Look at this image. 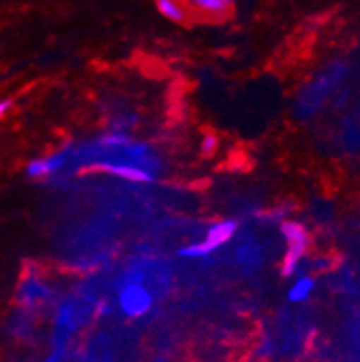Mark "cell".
Segmentation results:
<instances>
[{
    "label": "cell",
    "instance_id": "8",
    "mask_svg": "<svg viewBox=\"0 0 360 362\" xmlns=\"http://www.w3.org/2000/svg\"><path fill=\"white\" fill-rule=\"evenodd\" d=\"M193 6L208 13H224L229 8V2H225V0H196V2H193Z\"/></svg>",
    "mask_w": 360,
    "mask_h": 362
},
{
    "label": "cell",
    "instance_id": "1",
    "mask_svg": "<svg viewBox=\"0 0 360 362\" xmlns=\"http://www.w3.org/2000/svg\"><path fill=\"white\" fill-rule=\"evenodd\" d=\"M281 231H283V236L287 238V256L283 258V263H281V272L283 276H292L299 265L301 258L308 249L310 236L308 231L297 222H284Z\"/></svg>",
    "mask_w": 360,
    "mask_h": 362
},
{
    "label": "cell",
    "instance_id": "7",
    "mask_svg": "<svg viewBox=\"0 0 360 362\" xmlns=\"http://www.w3.org/2000/svg\"><path fill=\"white\" fill-rule=\"evenodd\" d=\"M157 8L160 9L162 15L168 16L169 20H184V11H182V8L179 4H175V2H172V0H160V2H157Z\"/></svg>",
    "mask_w": 360,
    "mask_h": 362
},
{
    "label": "cell",
    "instance_id": "6",
    "mask_svg": "<svg viewBox=\"0 0 360 362\" xmlns=\"http://www.w3.org/2000/svg\"><path fill=\"white\" fill-rule=\"evenodd\" d=\"M312 290H313V279L301 278L297 279L296 285L290 289V292H288V299H290V301H304V299L312 294Z\"/></svg>",
    "mask_w": 360,
    "mask_h": 362
},
{
    "label": "cell",
    "instance_id": "9",
    "mask_svg": "<svg viewBox=\"0 0 360 362\" xmlns=\"http://www.w3.org/2000/svg\"><path fill=\"white\" fill-rule=\"evenodd\" d=\"M128 137L123 135V133H110V135H104L100 139V145L103 146H124L128 145Z\"/></svg>",
    "mask_w": 360,
    "mask_h": 362
},
{
    "label": "cell",
    "instance_id": "5",
    "mask_svg": "<svg viewBox=\"0 0 360 362\" xmlns=\"http://www.w3.org/2000/svg\"><path fill=\"white\" fill-rule=\"evenodd\" d=\"M61 164H64V157H61V155H51V157L38 159V161L29 162L25 174H28L29 177L35 179L47 177V175L58 171V169L61 168Z\"/></svg>",
    "mask_w": 360,
    "mask_h": 362
},
{
    "label": "cell",
    "instance_id": "4",
    "mask_svg": "<svg viewBox=\"0 0 360 362\" xmlns=\"http://www.w3.org/2000/svg\"><path fill=\"white\" fill-rule=\"evenodd\" d=\"M96 169L101 171H108V174L117 175V177H123L126 181L133 182H150L153 181V175L148 174L146 169L139 168V166L132 164H114V162H101V164L94 166Z\"/></svg>",
    "mask_w": 360,
    "mask_h": 362
},
{
    "label": "cell",
    "instance_id": "3",
    "mask_svg": "<svg viewBox=\"0 0 360 362\" xmlns=\"http://www.w3.org/2000/svg\"><path fill=\"white\" fill-rule=\"evenodd\" d=\"M121 308H123L124 314L133 315H144L152 308V296L148 294V290L143 289L140 285H128L124 286L123 292H121Z\"/></svg>",
    "mask_w": 360,
    "mask_h": 362
},
{
    "label": "cell",
    "instance_id": "10",
    "mask_svg": "<svg viewBox=\"0 0 360 362\" xmlns=\"http://www.w3.org/2000/svg\"><path fill=\"white\" fill-rule=\"evenodd\" d=\"M216 150V139L212 135H205L204 141H202V153L205 157H211Z\"/></svg>",
    "mask_w": 360,
    "mask_h": 362
},
{
    "label": "cell",
    "instance_id": "2",
    "mask_svg": "<svg viewBox=\"0 0 360 362\" xmlns=\"http://www.w3.org/2000/svg\"><path fill=\"white\" fill-rule=\"evenodd\" d=\"M236 222L232 220L218 222V224H215V226L208 231L204 240L198 241L196 246H189L184 247V249H180L179 254L186 258L208 256L209 253H212V251H216L220 246H224L225 241L231 240L232 234L236 233Z\"/></svg>",
    "mask_w": 360,
    "mask_h": 362
},
{
    "label": "cell",
    "instance_id": "11",
    "mask_svg": "<svg viewBox=\"0 0 360 362\" xmlns=\"http://www.w3.org/2000/svg\"><path fill=\"white\" fill-rule=\"evenodd\" d=\"M9 107H11V101H0V117L4 116L6 112H8Z\"/></svg>",
    "mask_w": 360,
    "mask_h": 362
}]
</instances>
